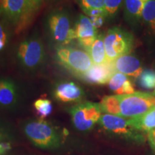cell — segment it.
<instances>
[{
  "label": "cell",
  "mask_w": 155,
  "mask_h": 155,
  "mask_svg": "<svg viewBox=\"0 0 155 155\" xmlns=\"http://www.w3.org/2000/svg\"><path fill=\"white\" fill-rule=\"evenodd\" d=\"M24 132L35 146L56 149L61 146L62 136L57 127L43 119L32 120L24 126Z\"/></svg>",
  "instance_id": "obj_1"
},
{
  "label": "cell",
  "mask_w": 155,
  "mask_h": 155,
  "mask_svg": "<svg viewBox=\"0 0 155 155\" xmlns=\"http://www.w3.org/2000/svg\"><path fill=\"white\" fill-rule=\"evenodd\" d=\"M45 27L55 46L68 45L75 40L74 26L67 11L56 9L50 12L45 19Z\"/></svg>",
  "instance_id": "obj_2"
},
{
  "label": "cell",
  "mask_w": 155,
  "mask_h": 155,
  "mask_svg": "<svg viewBox=\"0 0 155 155\" xmlns=\"http://www.w3.org/2000/svg\"><path fill=\"white\" fill-rule=\"evenodd\" d=\"M55 51L56 62L77 78L88 72L93 65L90 55L85 50L68 45L55 46Z\"/></svg>",
  "instance_id": "obj_3"
},
{
  "label": "cell",
  "mask_w": 155,
  "mask_h": 155,
  "mask_svg": "<svg viewBox=\"0 0 155 155\" xmlns=\"http://www.w3.org/2000/svg\"><path fill=\"white\" fill-rule=\"evenodd\" d=\"M17 58L21 66L27 71L40 69L46 59L45 50L42 40L35 36L25 39L17 48Z\"/></svg>",
  "instance_id": "obj_4"
},
{
  "label": "cell",
  "mask_w": 155,
  "mask_h": 155,
  "mask_svg": "<svg viewBox=\"0 0 155 155\" xmlns=\"http://www.w3.org/2000/svg\"><path fill=\"white\" fill-rule=\"evenodd\" d=\"M0 10L19 32L28 26L37 11L29 0H1Z\"/></svg>",
  "instance_id": "obj_5"
},
{
  "label": "cell",
  "mask_w": 155,
  "mask_h": 155,
  "mask_svg": "<svg viewBox=\"0 0 155 155\" xmlns=\"http://www.w3.org/2000/svg\"><path fill=\"white\" fill-rule=\"evenodd\" d=\"M100 104L91 101H82L68 109L73 127L78 131L86 132L93 129L101 116Z\"/></svg>",
  "instance_id": "obj_6"
},
{
  "label": "cell",
  "mask_w": 155,
  "mask_h": 155,
  "mask_svg": "<svg viewBox=\"0 0 155 155\" xmlns=\"http://www.w3.org/2000/svg\"><path fill=\"white\" fill-rule=\"evenodd\" d=\"M107 61L113 62L122 55L131 53L134 45V38L130 32L123 29H109L104 36Z\"/></svg>",
  "instance_id": "obj_7"
},
{
  "label": "cell",
  "mask_w": 155,
  "mask_h": 155,
  "mask_svg": "<svg viewBox=\"0 0 155 155\" xmlns=\"http://www.w3.org/2000/svg\"><path fill=\"white\" fill-rule=\"evenodd\" d=\"M118 96L120 104V116L126 119H137L154 107L152 102V94H151L135 92Z\"/></svg>",
  "instance_id": "obj_8"
},
{
  "label": "cell",
  "mask_w": 155,
  "mask_h": 155,
  "mask_svg": "<svg viewBox=\"0 0 155 155\" xmlns=\"http://www.w3.org/2000/svg\"><path fill=\"white\" fill-rule=\"evenodd\" d=\"M98 123L108 133L136 142H142L144 137L141 131L133 127L129 119L120 116L105 114L101 116Z\"/></svg>",
  "instance_id": "obj_9"
},
{
  "label": "cell",
  "mask_w": 155,
  "mask_h": 155,
  "mask_svg": "<svg viewBox=\"0 0 155 155\" xmlns=\"http://www.w3.org/2000/svg\"><path fill=\"white\" fill-rule=\"evenodd\" d=\"M53 96L61 103H80L85 96L83 89L77 83L71 81H60L55 83Z\"/></svg>",
  "instance_id": "obj_10"
},
{
  "label": "cell",
  "mask_w": 155,
  "mask_h": 155,
  "mask_svg": "<svg viewBox=\"0 0 155 155\" xmlns=\"http://www.w3.org/2000/svg\"><path fill=\"white\" fill-rule=\"evenodd\" d=\"M74 28L75 40L83 50L88 52L98 36L97 29L94 28L89 17L82 14L78 17Z\"/></svg>",
  "instance_id": "obj_11"
},
{
  "label": "cell",
  "mask_w": 155,
  "mask_h": 155,
  "mask_svg": "<svg viewBox=\"0 0 155 155\" xmlns=\"http://www.w3.org/2000/svg\"><path fill=\"white\" fill-rule=\"evenodd\" d=\"M116 73L114 62L107 61L101 65H93L88 72L79 77L83 81L92 85H105Z\"/></svg>",
  "instance_id": "obj_12"
},
{
  "label": "cell",
  "mask_w": 155,
  "mask_h": 155,
  "mask_svg": "<svg viewBox=\"0 0 155 155\" xmlns=\"http://www.w3.org/2000/svg\"><path fill=\"white\" fill-rule=\"evenodd\" d=\"M113 62L116 72L121 73L128 76L138 78L143 72L140 61L134 55L129 54L122 55Z\"/></svg>",
  "instance_id": "obj_13"
},
{
  "label": "cell",
  "mask_w": 155,
  "mask_h": 155,
  "mask_svg": "<svg viewBox=\"0 0 155 155\" xmlns=\"http://www.w3.org/2000/svg\"><path fill=\"white\" fill-rule=\"evenodd\" d=\"M18 101V89L8 78H0V107L12 108Z\"/></svg>",
  "instance_id": "obj_14"
},
{
  "label": "cell",
  "mask_w": 155,
  "mask_h": 155,
  "mask_svg": "<svg viewBox=\"0 0 155 155\" xmlns=\"http://www.w3.org/2000/svg\"><path fill=\"white\" fill-rule=\"evenodd\" d=\"M111 91L116 95H127L135 93L134 86L129 78L123 73L116 72L108 83Z\"/></svg>",
  "instance_id": "obj_15"
},
{
  "label": "cell",
  "mask_w": 155,
  "mask_h": 155,
  "mask_svg": "<svg viewBox=\"0 0 155 155\" xmlns=\"http://www.w3.org/2000/svg\"><path fill=\"white\" fill-rule=\"evenodd\" d=\"M104 35H98L94 44L88 50V54L94 65H101L107 62L105 45H104Z\"/></svg>",
  "instance_id": "obj_16"
},
{
  "label": "cell",
  "mask_w": 155,
  "mask_h": 155,
  "mask_svg": "<svg viewBox=\"0 0 155 155\" xmlns=\"http://www.w3.org/2000/svg\"><path fill=\"white\" fill-rule=\"evenodd\" d=\"M129 121L137 130L150 132L155 129V108H151L150 111L140 117L129 119Z\"/></svg>",
  "instance_id": "obj_17"
},
{
  "label": "cell",
  "mask_w": 155,
  "mask_h": 155,
  "mask_svg": "<svg viewBox=\"0 0 155 155\" xmlns=\"http://www.w3.org/2000/svg\"><path fill=\"white\" fill-rule=\"evenodd\" d=\"M149 0H124L125 14L132 19H139L142 16L144 5Z\"/></svg>",
  "instance_id": "obj_18"
},
{
  "label": "cell",
  "mask_w": 155,
  "mask_h": 155,
  "mask_svg": "<svg viewBox=\"0 0 155 155\" xmlns=\"http://www.w3.org/2000/svg\"><path fill=\"white\" fill-rule=\"evenodd\" d=\"M99 104L101 111L104 113L120 116V104L118 95L104 97Z\"/></svg>",
  "instance_id": "obj_19"
},
{
  "label": "cell",
  "mask_w": 155,
  "mask_h": 155,
  "mask_svg": "<svg viewBox=\"0 0 155 155\" xmlns=\"http://www.w3.org/2000/svg\"><path fill=\"white\" fill-rule=\"evenodd\" d=\"M141 17L150 32L155 34V0H149L145 4Z\"/></svg>",
  "instance_id": "obj_20"
},
{
  "label": "cell",
  "mask_w": 155,
  "mask_h": 155,
  "mask_svg": "<svg viewBox=\"0 0 155 155\" xmlns=\"http://www.w3.org/2000/svg\"><path fill=\"white\" fill-rule=\"evenodd\" d=\"M139 86L145 90L155 89V71L152 70H145L137 78Z\"/></svg>",
  "instance_id": "obj_21"
},
{
  "label": "cell",
  "mask_w": 155,
  "mask_h": 155,
  "mask_svg": "<svg viewBox=\"0 0 155 155\" xmlns=\"http://www.w3.org/2000/svg\"><path fill=\"white\" fill-rule=\"evenodd\" d=\"M34 108L40 119H43L50 116L53 108L52 102L47 98H39L36 100L34 103Z\"/></svg>",
  "instance_id": "obj_22"
},
{
  "label": "cell",
  "mask_w": 155,
  "mask_h": 155,
  "mask_svg": "<svg viewBox=\"0 0 155 155\" xmlns=\"http://www.w3.org/2000/svg\"><path fill=\"white\" fill-rule=\"evenodd\" d=\"M104 1L105 0H77V2L86 15L92 10L104 9Z\"/></svg>",
  "instance_id": "obj_23"
},
{
  "label": "cell",
  "mask_w": 155,
  "mask_h": 155,
  "mask_svg": "<svg viewBox=\"0 0 155 155\" xmlns=\"http://www.w3.org/2000/svg\"><path fill=\"white\" fill-rule=\"evenodd\" d=\"M123 3V0H105L104 10L107 17H112L116 15Z\"/></svg>",
  "instance_id": "obj_24"
},
{
  "label": "cell",
  "mask_w": 155,
  "mask_h": 155,
  "mask_svg": "<svg viewBox=\"0 0 155 155\" xmlns=\"http://www.w3.org/2000/svg\"><path fill=\"white\" fill-rule=\"evenodd\" d=\"M106 16L105 15H97V16L89 17V19L91 21L93 25L96 29L100 28L104 25L105 22V19Z\"/></svg>",
  "instance_id": "obj_25"
},
{
  "label": "cell",
  "mask_w": 155,
  "mask_h": 155,
  "mask_svg": "<svg viewBox=\"0 0 155 155\" xmlns=\"http://www.w3.org/2000/svg\"><path fill=\"white\" fill-rule=\"evenodd\" d=\"M11 150V143L9 141H4L0 144V155L6 154Z\"/></svg>",
  "instance_id": "obj_26"
},
{
  "label": "cell",
  "mask_w": 155,
  "mask_h": 155,
  "mask_svg": "<svg viewBox=\"0 0 155 155\" xmlns=\"http://www.w3.org/2000/svg\"><path fill=\"white\" fill-rule=\"evenodd\" d=\"M9 139V137L7 131L2 126L0 125V144L4 142V141H7V140H8Z\"/></svg>",
  "instance_id": "obj_27"
},
{
  "label": "cell",
  "mask_w": 155,
  "mask_h": 155,
  "mask_svg": "<svg viewBox=\"0 0 155 155\" xmlns=\"http://www.w3.org/2000/svg\"><path fill=\"white\" fill-rule=\"evenodd\" d=\"M148 138L149 141H150L151 146L152 147V148L154 149L155 151V129L153 130L150 131L148 133Z\"/></svg>",
  "instance_id": "obj_28"
},
{
  "label": "cell",
  "mask_w": 155,
  "mask_h": 155,
  "mask_svg": "<svg viewBox=\"0 0 155 155\" xmlns=\"http://www.w3.org/2000/svg\"><path fill=\"white\" fill-rule=\"evenodd\" d=\"M0 40H3L5 42H7V34L6 33L4 25L1 22H0Z\"/></svg>",
  "instance_id": "obj_29"
},
{
  "label": "cell",
  "mask_w": 155,
  "mask_h": 155,
  "mask_svg": "<svg viewBox=\"0 0 155 155\" xmlns=\"http://www.w3.org/2000/svg\"><path fill=\"white\" fill-rule=\"evenodd\" d=\"M29 1L36 10H38L40 8V7L43 2V0H29Z\"/></svg>",
  "instance_id": "obj_30"
},
{
  "label": "cell",
  "mask_w": 155,
  "mask_h": 155,
  "mask_svg": "<svg viewBox=\"0 0 155 155\" xmlns=\"http://www.w3.org/2000/svg\"><path fill=\"white\" fill-rule=\"evenodd\" d=\"M6 44H7V42L3 41V40H0V51H2V50L5 48Z\"/></svg>",
  "instance_id": "obj_31"
},
{
  "label": "cell",
  "mask_w": 155,
  "mask_h": 155,
  "mask_svg": "<svg viewBox=\"0 0 155 155\" xmlns=\"http://www.w3.org/2000/svg\"><path fill=\"white\" fill-rule=\"evenodd\" d=\"M152 102L153 104V106L155 108V96L152 94Z\"/></svg>",
  "instance_id": "obj_32"
},
{
  "label": "cell",
  "mask_w": 155,
  "mask_h": 155,
  "mask_svg": "<svg viewBox=\"0 0 155 155\" xmlns=\"http://www.w3.org/2000/svg\"><path fill=\"white\" fill-rule=\"evenodd\" d=\"M152 94H153V95H154V96H155V89H154V93H153Z\"/></svg>",
  "instance_id": "obj_33"
},
{
  "label": "cell",
  "mask_w": 155,
  "mask_h": 155,
  "mask_svg": "<svg viewBox=\"0 0 155 155\" xmlns=\"http://www.w3.org/2000/svg\"><path fill=\"white\" fill-rule=\"evenodd\" d=\"M0 2H1V0H0Z\"/></svg>",
  "instance_id": "obj_34"
}]
</instances>
